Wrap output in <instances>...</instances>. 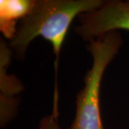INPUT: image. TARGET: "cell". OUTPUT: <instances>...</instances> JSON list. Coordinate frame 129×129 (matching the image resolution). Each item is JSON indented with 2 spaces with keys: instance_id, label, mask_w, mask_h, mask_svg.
Returning <instances> with one entry per match:
<instances>
[{
  "instance_id": "cell-1",
  "label": "cell",
  "mask_w": 129,
  "mask_h": 129,
  "mask_svg": "<svg viewBox=\"0 0 129 129\" xmlns=\"http://www.w3.org/2000/svg\"><path fill=\"white\" fill-rule=\"evenodd\" d=\"M103 2V0H35L10 40V47L17 57H24L30 42L38 36L44 37L53 47L57 74L60 50L70 24L77 16L98 9Z\"/></svg>"
},
{
  "instance_id": "cell-2",
  "label": "cell",
  "mask_w": 129,
  "mask_h": 129,
  "mask_svg": "<svg viewBox=\"0 0 129 129\" xmlns=\"http://www.w3.org/2000/svg\"><path fill=\"white\" fill-rule=\"evenodd\" d=\"M92 65L85 77V86L76 101V114L70 129H104L100 110V88L107 66L118 54L122 38L117 31L88 42Z\"/></svg>"
},
{
  "instance_id": "cell-3",
  "label": "cell",
  "mask_w": 129,
  "mask_h": 129,
  "mask_svg": "<svg viewBox=\"0 0 129 129\" xmlns=\"http://www.w3.org/2000/svg\"><path fill=\"white\" fill-rule=\"evenodd\" d=\"M78 21L75 32L86 42L117 29L129 30V2L104 1L98 9L80 14Z\"/></svg>"
},
{
  "instance_id": "cell-4",
  "label": "cell",
  "mask_w": 129,
  "mask_h": 129,
  "mask_svg": "<svg viewBox=\"0 0 129 129\" xmlns=\"http://www.w3.org/2000/svg\"><path fill=\"white\" fill-rule=\"evenodd\" d=\"M35 0H1L0 29L5 37L12 40L17 32V22L28 14Z\"/></svg>"
},
{
  "instance_id": "cell-5",
  "label": "cell",
  "mask_w": 129,
  "mask_h": 129,
  "mask_svg": "<svg viewBox=\"0 0 129 129\" xmlns=\"http://www.w3.org/2000/svg\"><path fill=\"white\" fill-rule=\"evenodd\" d=\"M57 103H58V92H57V90H55L54 106H53L52 113L50 115H47L42 119L38 129H60L57 123V117H58Z\"/></svg>"
}]
</instances>
